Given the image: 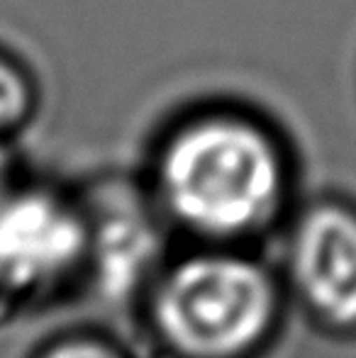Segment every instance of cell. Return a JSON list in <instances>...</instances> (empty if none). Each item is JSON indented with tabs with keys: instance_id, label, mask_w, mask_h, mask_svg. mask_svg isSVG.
Instances as JSON below:
<instances>
[{
	"instance_id": "8992f818",
	"label": "cell",
	"mask_w": 356,
	"mask_h": 358,
	"mask_svg": "<svg viewBox=\"0 0 356 358\" xmlns=\"http://www.w3.org/2000/svg\"><path fill=\"white\" fill-rule=\"evenodd\" d=\"M39 113V85L32 71L0 49V144L13 146L15 137L32 124Z\"/></svg>"
},
{
	"instance_id": "ba28073f",
	"label": "cell",
	"mask_w": 356,
	"mask_h": 358,
	"mask_svg": "<svg viewBox=\"0 0 356 358\" xmlns=\"http://www.w3.org/2000/svg\"><path fill=\"white\" fill-rule=\"evenodd\" d=\"M13 171H15V156H13V146H5V144H0V190H3V188H8V185L15 180Z\"/></svg>"
},
{
	"instance_id": "277c9868",
	"label": "cell",
	"mask_w": 356,
	"mask_h": 358,
	"mask_svg": "<svg viewBox=\"0 0 356 358\" xmlns=\"http://www.w3.org/2000/svg\"><path fill=\"white\" fill-rule=\"evenodd\" d=\"M278 278L315 327L356 339V205L318 198L293 208Z\"/></svg>"
},
{
	"instance_id": "52a82bcc",
	"label": "cell",
	"mask_w": 356,
	"mask_h": 358,
	"mask_svg": "<svg viewBox=\"0 0 356 358\" xmlns=\"http://www.w3.org/2000/svg\"><path fill=\"white\" fill-rule=\"evenodd\" d=\"M34 358H129L115 341L95 334H66L44 344Z\"/></svg>"
},
{
	"instance_id": "7a4b0ae2",
	"label": "cell",
	"mask_w": 356,
	"mask_h": 358,
	"mask_svg": "<svg viewBox=\"0 0 356 358\" xmlns=\"http://www.w3.org/2000/svg\"><path fill=\"white\" fill-rule=\"evenodd\" d=\"M139 300L169 358H257L280 327L285 290L249 249L193 246L164 261Z\"/></svg>"
},
{
	"instance_id": "6da1fadb",
	"label": "cell",
	"mask_w": 356,
	"mask_h": 358,
	"mask_svg": "<svg viewBox=\"0 0 356 358\" xmlns=\"http://www.w3.org/2000/svg\"><path fill=\"white\" fill-rule=\"evenodd\" d=\"M142 185L164 227L193 246L249 249L293 213V151L264 115L203 103L157 134Z\"/></svg>"
},
{
	"instance_id": "3957f363",
	"label": "cell",
	"mask_w": 356,
	"mask_h": 358,
	"mask_svg": "<svg viewBox=\"0 0 356 358\" xmlns=\"http://www.w3.org/2000/svg\"><path fill=\"white\" fill-rule=\"evenodd\" d=\"M90 227L78 193L37 180L0 190V300L42 302L88 275Z\"/></svg>"
},
{
	"instance_id": "5b68a950",
	"label": "cell",
	"mask_w": 356,
	"mask_h": 358,
	"mask_svg": "<svg viewBox=\"0 0 356 358\" xmlns=\"http://www.w3.org/2000/svg\"><path fill=\"white\" fill-rule=\"evenodd\" d=\"M78 198L90 227L86 280L113 300L134 295V290L142 295L164 264L154 254L166 231L142 180L103 176L78 190Z\"/></svg>"
}]
</instances>
